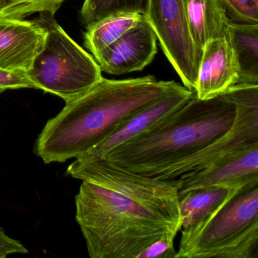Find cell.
<instances>
[{"mask_svg": "<svg viewBox=\"0 0 258 258\" xmlns=\"http://www.w3.org/2000/svg\"><path fill=\"white\" fill-rule=\"evenodd\" d=\"M240 190L223 186L205 187L192 190L180 198L179 205L183 222L180 229L182 235L179 245L196 237L204 226Z\"/></svg>", "mask_w": 258, "mask_h": 258, "instance_id": "5bb4252c", "label": "cell"}, {"mask_svg": "<svg viewBox=\"0 0 258 258\" xmlns=\"http://www.w3.org/2000/svg\"><path fill=\"white\" fill-rule=\"evenodd\" d=\"M179 198L192 190L209 186L242 189L258 183V144L198 171L179 176Z\"/></svg>", "mask_w": 258, "mask_h": 258, "instance_id": "9c48e42d", "label": "cell"}, {"mask_svg": "<svg viewBox=\"0 0 258 258\" xmlns=\"http://www.w3.org/2000/svg\"><path fill=\"white\" fill-rule=\"evenodd\" d=\"M36 20L46 31L44 47L27 72L36 88L72 100L103 78L93 56L86 52L49 13Z\"/></svg>", "mask_w": 258, "mask_h": 258, "instance_id": "277c9868", "label": "cell"}, {"mask_svg": "<svg viewBox=\"0 0 258 258\" xmlns=\"http://www.w3.org/2000/svg\"><path fill=\"white\" fill-rule=\"evenodd\" d=\"M176 81H158L152 75L101 81L66 102L46 123L34 152L46 164L79 158L108 138L133 116L184 88Z\"/></svg>", "mask_w": 258, "mask_h": 258, "instance_id": "6da1fadb", "label": "cell"}, {"mask_svg": "<svg viewBox=\"0 0 258 258\" xmlns=\"http://www.w3.org/2000/svg\"><path fill=\"white\" fill-rule=\"evenodd\" d=\"M64 0H0V18L24 19L34 13L55 17Z\"/></svg>", "mask_w": 258, "mask_h": 258, "instance_id": "d6986e66", "label": "cell"}, {"mask_svg": "<svg viewBox=\"0 0 258 258\" xmlns=\"http://www.w3.org/2000/svg\"><path fill=\"white\" fill-rule=\"evenodd\" d=\"M5 89L3 88V87H0V93H3V92L5 91Z\"/></svg>", "mask_w": 258, "mask_h": 258, "instance_id": "cb8c5ba5", "label": "cell"}, {"mask_svg": "<svg viewBox=\"0 0 258 258\" xmlns=\"http://www.w3.org/2000/svg\"><path fill=\"white\" fill-rule=\"evenodd\" d=\"M72 177L105 187L142 205L182 220L178 179L161 180L134 173L103 157L78 158L69 165Z\"/></svg>", "mask_w": 258, "mask_h": 258, "instance_id": "52a82bcc", "label": "cell"}, {"mask_svg": "<svg viewBox=\"0 0 258 258\" xmlns=\"http://www.w3.org/2000/svg\"><path fill=\"white\" fill-rule=\"evenodd\" d=\"M143 19L144 16L140 13H117L110 15L87 27V32L84 34V46L95 57L138 25Z\"/></svg>", "mask_w": 258, "mask_h": 258, "instance_id": "e0dca14e", "label": "cell"}, {"mask_svg": "<svg viewBox=\"0 0 258 258\" xmlns=\"http://www.w3.org/2000/svg\"><path fill=\"white\" fill-rule=\"evenodd\" d=\"M223 94L236 108L232 127L199 152L143 176L161 180L178 179L182 175L206 168L258 144V84H237Z\"/></svg>", "mask_w": 258, "mask_h": 258, "instance_id": "8992f818", "label": "cell"}, {"mask_svg": "<svg viewBox=\"0 0 258 258\" xmlns=\"http://www.w3.org/2000/svg\"><path fill=\"white\" fill-rule=\"evenodd\" d=\"M156 35L152 27L143 19L119 40L93 57L102 72L123 75L140 72L155 58Z\"/></svg>", "mask_w": 258, "mask_h": 258, "instance_id": "30bf717a", "label": "cell"}, {"mask_svg": "<svg viewBox=\"0 0 258 258\" xmlns=\"http://www.w3.org/2000/svg\"><path fill=\"white\" fill-rule=\"evenodd\" d=\"M222 2L231 22L258 25L256 0H222Z\"/></svg>", "mask_w": 258, "mask_h": 258, "instance_id": "ffe728a7", "label": "cell"}, {"mask_svg": "<svg viewBox=\"0 0 258 258\" xmlns=\"http://www.w3.org/2000/svg\"><path fill=\"white\" fill-rule=\"evenodd\" d=\"M143 16L184 87L195 92L202 51L191 39L184 0H148Z\"/></svg>", "mask_w": 258, "mask_h": 258, "instance_id": "ba28073f", "label": "cell"}, {"mask_svg": "<svg viewBox=\"0 0 258 258\" xmlns=\"http://www.w3.org/2000/svg\"><path fill=\"white\" fill-rule=\"evenodd\" d=\"M148 0H85L81 10V20L86 27L117 13L144 15Z\"/></svg>", "mask_w": 258, "mask_h": 258, "instance_id": "ac0fdd59", "label": "cell"}, {"mask_svg": "<svg viewBox=\"0 0 258 258\" xmlns=\"http://www.w3.org/2000/svg\"><path fill=\"white\" fill-rule=\"evenodd\" d=\"M0 87L8 89L36 88L27 72L0 69Z\"/></svg>", "mask_w": 258, "mask_h": 258, "instance_id": "7402d4cb", "label": "cell"}, {"mask_svg": "<svg viewBox=\"0 0 258 258\" xmlns=\"http://www.w3.org/2000/svg\"><path fill=\"white\" fill-rule=\"evenodd\" d=\"M178 232H171L165 234L159 240L151 244L138 258H175L176 250L174 240Z\"/></svg>", "mask_w": 258, "mask_h": 258, "instance_id": "44dd1931", "label": "cell"}, {"mask_svg": "<svg viewBox=\"0 0 258 258\" xmlns=\"http://www.w3.org/2000/svg\"><path fill=\"white\" fill-rule=\"evenodd\" d=\"M235 116L226 95L202 100L195 93L176 112L100 157L146 175L214 143L232 127Z\"/></svg>", "mask_w": 258, "mask_h": 258, "instance_id": "7a4b0ae2", "label": "cell"}, {"mask_svg": "<svg viewBox=\"0 0 258 258\" xmlns=\"http://www.w3.org/2000/svg\"><path fill=\"white\" fill-rule=\"evenodd\" d=\"M229 41L238 62L237 84H258V25L232 22Z\"/></svg>", "mask_w": 258, "mask_h": 258, "instance_id": "2e32d148", "label": "cell"}, {"mask_svg": "<svg viewBox=\"0 0 258 258\" xmlns=\"http://www.w3.org/2000/svg\"><path fill=\"white\" fill-rule=\"evenodd\" d=\"M46 37V29L37 20L0 18V69L28 72Z\"/></svg>", "mask_w": 258, "mask_h": 258, "instance_id": "8fae6325", "label": "cell"}, {"mask_svg": "<svg viewBox=\"0 0 258 258\" xmlns=\"http://www.w3.org/2000/svg\"><path fill=\"white\" fill-rule=\"evenodd\" d=\"M238 66L229 39L210 40L202 49L196 93L202 100L226 93L238 83Z\"/></svg>", "mask_w": 258, "mask_h": 258, "instance_id": "7c38bea8", "label": "cell"}, {"mask_svg": "<svg viewBox=\"0 0 258 258\" xmlns=\"http://www.w3.org/2000/svg\"><path fill=\"white\" fill-rule=\"evenodd\" d=\"M76 220L92 258H138L182 220L105 187L83 181L75 197Z\"/></svg>", "mask_w": 258, "mask_h": 258, "instance_id": "3957f363", "label": "cell"}, {"mask_svg": "<svg viewBox=\"0 0 258 258\" xmlns=\"http://www.w3.org/2000/svg\"><path fill=\"white\" fill-rule=\"evenodd\" d=\"M256 1H258V0H256Z\"/></svg>", "mask_w": 258, "mask_h": 258, "instance_id": "d4e9b609", "label": "cell"}, {"mask_svg": "<svg viewBox=\"0 0 258 258\" xmlns=\"http://www.w3.org/2000/svg\"><path fill=\"white\" fill-rule=\"evenodd\" d=\"M195 92L184 87L149 105L133 116L123 126L79 158L103 156L114 148L159 123L182 108L192 97Z\"/></svg>", "mask_w": 258, "mask_h": 258, "instance_id": "4fadbf2b", "label": "cell"}, {"mask_svg": "<svg viewBox=\"0 0 258 258\" xmlns=\"http://www.w3.org/2000/svg\"><path fill=\"white\" fill-rule=\"evenodd\" d=\"M184 4L191 39L201 51L210 40H229L232 22L222 0H184Z\"/></svg>", "mask_w": 258, "mask_h": 258, "instance_id": "9a60e30c", "label": "cell"}, {"mask_svg": "<svg viewBox=\"0 0 258 258\" xmlns=\"http://www.w3.org/2000/svg\"><path fill=\"white\" fill-rule=\"evenodd\" d=\"M28 250L22 243L10 238L0 227V258L7 257L13 253H27Z\"/></svg>", "mask_w": 258, "mask_h": 258, "instance_id": "603a6c76", "label": "cell"}, {"mask_svg": "<svg viewBox=\"0 0 258 258\" xmlns=\"http://www.w3.org/2000/svg\"><path fill=\"white\" fill-rule=\"evenodd\" d=\"M208 257H258V183L240 190L175 258Z\"/></svg>", "mask_w": 258, "mask_h": 258, "instance_id": "5b68a950", "label": "cell"}]
</instances>
